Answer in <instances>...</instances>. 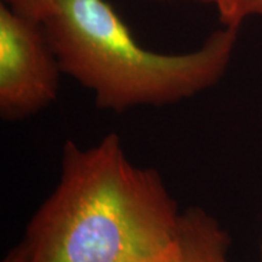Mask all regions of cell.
Segmentation results:
<instances>
[{"label":"cell","mask_w":262,"mask_h":262,"mask_svg":"<svg viewBox=\"0 0 262 262\" xmlns=\"http://www.w3.org/2000/svg\"><path fill=\"white\" fill-rule=\"evenodd\" d=\"M150 2H193L212 5L222 27L238 28L250 17L262 18V0H150Z\"/></svg>","instance_id":"5b68a950"},{"label":"cell","mask_w":262,"mask_h":262,"mask_svg":"<svg viewBox=\"0 0 262 262\" xmlns=\"http://www.w3.org/2000/svg\"><path fill=\"white\" fill-rule=\"evenodd\" d=\"M181 212L162 176L131 163L122 139L62 147L60 180L22 241L28 262H117L175 241Z\"/></svg>","instance_id":"6da1fadb"},{"label":"cell","mask_w":262,"mask_h":262,"mask_svg":"<svg viewBox=\"0 0 262 262\" xmlns=\"http://www.w3.org/2000/svg\"><path fill=\"white\" fill-rule=\"evenodd\" d=\"M18 14L44 22L51 14L56 0H2Z\"/></svg>","instance_id":"8992f818"},{"label":"cell","mask_w":262,"mask_h":262,"mask_svg":"<svg viewBox=\"0 0 262 262\" xmlns=\"http://www.w3.org/2000/svg\"><path fill=\"white\" fill-rule=\"evenodd\" d=\"M60 62L44 22L0 3V117L31 118L56 101Z\"/></svg>","instance_id":"3957f363"},{"label":"cell","mask_w":262,"mask_h":262,"mask_svg":"<svg viewBox=\"0 0 262 262\" xmlns=\"http://www.w3.org/2000/svg\"><path fill=\"white\" fill-rule=\"evenodd\" d=\"M179 257L178 241L165 245V247L153 249V250L141 251V253L131 254L129 256L120 258L117 262H176Z\"/></svg>","instance_id":"52a82bcc"},{"label":"cell","mask_w":262,"mask_h":262,"mask_svg":"<svg viewBox=\"0 0 262 262\" xmlns=\"http://www.w3.org/2000/svg\"><path fill=\"white\" fill-rule=\"evenodd\" d=\"M261 262H262V258H261Z\"/></svg>","instance_id":"9c48e42d"},{"label":"cell","mask_w":262,"mask_h":262,"mask_svg":"<svg viewBox=\"0 0 262 262\" xmlns=\"http://www.w3.org/2000/svg\"><path fill=\"white\" fill-rule=\"evenodd\" d=\"M44 27L62 73L116 113L170 106L210 89L227 71L239 33L222 27L194 51L159 54L141 47L107 0H56Z\"/></svg>","instance_id":"7a4b0ae2"},{"label":"cell","mask_w":262,"mask_h":262,"mask_svg":"<svg viewBox=\"0 0 262 262\" xmlns=\"http://www.w3.org/2000/svg\"><path fill=\"white\" fill-rule=\"evenodd\" d=\"M176 241V262H231L228 250L231 238L216 219L199 206L181 212Z\"/></svg>","instance_id":"277c9868"},{"label":"cell","mask_w":262,"mask_h":262,"mask_svg":"<svg viewBox=\"0 0 262 262\" xmlns=\"http://www.w3.org/2000/svg\"><path fill=\"white\" fill-rule=\"evenodd\" d=\"M2 262H28V249L25 242L22 241L12 248Z\"/></svg>","instance_id":"ba28073f"}]
</instances>
